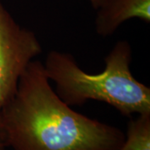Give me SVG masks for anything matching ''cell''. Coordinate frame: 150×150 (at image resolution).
<instances>
[{"label":"cell","instance_id":"cell-1","mask_svg":"<svg viewBox=\"0 0 150 150\" xmlns=\"http://www.w3.org/2000/svg\"><path fill=\"white\" fill-rule=\"evenodd\" d=\"M125 134L74 111L33 60L0 112V144L13 150H118Z\"/></svg>","mask_w":150,"mask_h":150},{"label":"cell","instance_id":"cell-2","mask_svg":"<svg viewBox=\"0 0 150 150\" xmlns=\"http://www.w3.org/2000/svg\"><path fill=\"white\" fill-rule=\"evenodd\" d=\"M132 48L128 41L114 44L99 74H88L69 53L52 50L43 63L45 74L55 84L58 96L68 105L89 100L112 106L123 116L150 113V88L132 74Z\"/></svg>","mask_w":150,"mask_h":150},{"label":"cell","instance_id":"cell-3","mask_svg":"<svg viewBox=\"0 0 150 150\" xmlns=\"http://www.w3.org/2000/svg\"><path fill=\"white\" fill-rule=\"evenodd\" d=\"M42 52L36 34L20 25L0 0V112L15 94L28 65Z\"/></svg>","mask_w":150,"mask_h":150},{"label":"cell","instance_id":"cell-4","mask_svg":"<svg viewBox=\"0 0 150 150\" xmlns=\"http://www.w3.org/2000/svg\"><path fill=\"white\" fill-rule=\"evenodd\" d=\"M96 10L95 30L101 37L111 36L132 18L150 23V0H102Z\"/></svg>","mask_w":150,"mask_h":150},{"label":"cell","instance_id":"cell-5","mask_svg":"<svg viewBox=\"0 0 150 150\" xmlns=\"http://www.w3.org/2000/svg\"><path fill=\"white\" fill-rule=\"evenodd\" d=\"M118 150H150V113L129 121L123 144Z\"/></svg>","mask_w":150,"mask_h":150},{"label":"cell","instance_id":"cell-6","mask_svg":"<svg viewBox=\"0 0 150 150\" xmlns=\"http://www.w3.org/2000/svg\"><path fill=\"white\" fill-rule=\"evenodd\" d=\"M88 1H89V3L91 4L92 7L94 9H96L98 7V5L100 4V3L102 2V0H88Z\"/></svg>","mask_w":150,"mask_h":150},{"label":"cell","instance_id":"cell-7","mask_svg":"<svg viewBox=\"0 0 150 150\" xmlns=\"http://www.w3.org/2000/svg\"><path fill=\"white\" fill-rule=\"evenodd\" d=\"M0 150H7V148L5 146H4V145L0 144Z\"/></svg>","mask_w":150,"mask_h":150}]
</instances>
